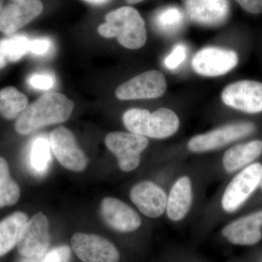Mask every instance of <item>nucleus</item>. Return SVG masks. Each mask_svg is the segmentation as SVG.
<instances>
[{
    "instance_id": "7ed1b4c3",
    "label": "nucleus",
    "mask_w": 262,
    "mask_h": 262,
    "mask_svg": "<svg viewBox=\"0 0 262 262\" xmlns=\"http://www.w3.org/2000/svg\"><path fill=\"white\" fill-rule=\"evenodd\" d=\"M262 165L253 163L243 169L226 187L222 198V206L227 213L239 209L260 185Z\"/></svg>"
},
{
    "instance_id": "dca6fc26",
    "label": "nucleus",
    "mask_w": 262,
    "mask_h": 262,
    "mask_svg": "<svg viewBox=\"0 0 262 262\" xmlns=\"http://www.w3.org/2000/svg\"><path fill=\"white\" fill-rule=\"evenodd\" d=\"M261 227L262 211H256L226 225L222 234L231 244L252 246L262 238Z\"/></svg>"
},
{
    "instance_id": "5701e85b",
    "label": "nucleus",
    "mask_w": 262,
    "mask_h": 262,
    "mask_svg": "<svg viewBox=\"0 0 262 262\" xmlns=\"http://www.w3.org/2000/svg\"><path fill=\"white\" fill-rule=\"evenodd\" d=\"M30 39L18 35L0 40V69L10 62H16L29 51Z\"/></svg>"
},
{
    "instance_id": "412c9836",
    "label": "nucleus",
    "mask_w": 262,
    "mask_h": 262,
    "mask_svg": "<svg viewBox=\"0 0 262 262\" xmlns=\"http://www.w3.org/2000/svg\"><path fill=\"white\" fill-rule=\"evenodd\" d=\"M185 23V15L180 8L168 6L155 13L153 25L163 35L170 36L178 33Z\"/></svg>"
},
{
    "instance_id": "1a4fd4ad",
    "label": "nucleus",
    "mask_w": 262,
    "mask_h": 262,
    "mask_svg": "<svg viewBox=\"0 0 262 262\" xmlns=\"http://www.w3.org/2000/svg\"><path fill=\"white\" fill-rule=\"evenodd\" d=\"M49 223L46 215L39 212L24 225L19 237L18 251L24 257H43L49 246Z\"/></svg>"
},
{
    "instance_id": "393cba45",
    "label": "nucleus",
    "mask_w": 262,
    "mask_h": 262,
    "mask_svg": "<svg viewBox=\"0 0 262 262\" xmlns=\"http://www.w3.org/2000/svg\"><path fill=\"white\" fill-rule=\"evenodd\" d=\"M50 142L44 138H39L34 141L31 152V165L37 173H44L51 162Z\"/></svg>"
},
{
    "instance_id": "2eb2a0df",
    "label": "nucleus",
    "mask_w": 262,
    "mask_h": 262,
    "mask_svg": "<svg viewBox=\"0 0 262 262\" xmlns=\"http://www.w3.org/2000/svg\"><path fill=\"white\" fill-rule=\"evenodd\" d=\"M101 213L105 223L118 232H134L141 225L137 212L117 198H104L101 202Z\"/></svg>"
},
{
    "instance_id": "c9c22d12",
    "label": "nucleus",
    "mask_w": 262,
    "mask_h": 262,
    "mask_svg": "<svg viewBox=\"0 0 262 262\" xmlns=\"http://www.w3.org/2000/svg\"><path fill=\"white\" fill-rule=\"evenodd\" d=\"M260 186H261V189H262V181H261V185H260Z\"/></svg>"
},
{
    "instance_id": "423d86ee",
    "label": "nucleus",
    "mask_w": 262,
    "mask_h": 262,
    "mask_svg": "<svg viewBox=\"0 0 262 262\" xmlns=\"http://www.w3.org/2000/svg\"><path fill=\"white\" fill-rule=\"evenodd\" d=\"M167 89V81L162 72L149 70L120 84L115 91L119 100L130 101L161 97Z\"/></svg>"
},
{
    "instance_id": "f03ea898",
    "label": "nucleus",
    "mask_w": 262,
    "mask_h": 262,
    "mask_svg": "<svg viewBox=\"0 0 262 262\" xmlns=\"http://www.w3.org/2000/svg\"><path fill=\"white\" fill-rule=\"evenodd\" d=\"M105 20L106 23L98 28L102 37H116L122 46L130 50L139 49L146 44L147 32L145 22L135 8L121 7L107 13Z\"/></svg>"
},
{
    "instance_id": "bb28decb",
    "label": "nucleus",
    "mask_w": 262,
    "mask_h": 262,
    "mask_svg": "<svg viewBox=\"0 0 262 262\" xmlns=\"http://www.w3.org/2000/svg\"><path fill=\"white\" fill-rule=\"evenodd\" d=\"M70 248L67 246L53 248L46 253L43 258V262H70Z\"/></svg>"
},
{
    "instance_id": "20e7f679",
    "label": "nucleus",
    "mask_w": 262,
    "mask_h": 262,
    "mask_svg": "<svg viewBox=\"0 0 262 262\" xmlns=\"http://www.w3.org/2000/svg\"><path fill=\"white\" fill-rule=\"evenodd\" d=\"M105 144L116 156L120 170L130 172L140 165L141 153L147 148L149 141L145 136L115 131L106 135Z\"/></svg>"
},
{
    "instance_id": "2f4dec72",
    "label": "nucleus",
    "mask_w": 262,
    "mask_h": 262,
    "mask_svg": "<svg viewBox=\"0 0 262 262\" xmlns=\"http://www.w3.org/2000/svg\"><path fill=\"white\" fill-rule=\"evenodd\" d=\"M84 1L87 2L90 4L92 5H102L108 2V0H84Z\"/></svg>"
},
{
    "instance_id": "a211bd4d",
    "label": "nucleus",
    "mask_w": 262,
    "mask_h": 262,
    "mask_svg": "<svg viewBox=\"0 0 262 262\" xmlns=\"http://www.w3.org/2000/svg\"><path fill=\"white\" fill-rule=\"evenodd\" d=\"M193 201L192 182L186 176L180 177L174 183L167 200V215L173 222L185 218L190 211Z\"/></svg>"
},
{
    "instance_id": "b1692460",
    "label": "nucleus",
    "mask_w": 262,
    "mask_h": 262,
    "mask_svg": "<svg viewBox=\"0 0 262 262\" xmlns=\"http://www.w3.org/2000/svg\"><path fill=\"white\" fill-rule=\"evenodd\" d=\"M20 195V188L10 177L6 160L0 157V208L13 206Z\"/></svg>"
},
{
    "instance_id": "4468645a",
    "label": "nucleus",
    "mask_w": 262,
    "mask_h": 262,
    "mask_svg": "<svg viewBox=\"0 0 262 262\" xmlns=\"http://www.w3.org/2000/svg\"><path fill=\"white\" fill-rule=\"evenodd\" d=\"M43 5L40 0H24L5 6L0 13V32L10 35L41 14Z\"/></svg>"
},
{
    "instance_id": "6ab92c4d",
    "label": "nucleus",
    "mask_w": 262,
    "mask_h": 262,
    "mask_svg": "<svg viewBox=\"0 0 262 262\" xmlns=\"http://www.w3.org/2000/svg\"><path fill=\"white\" fill-rule=\"evenodd\" d=\"M261 154L262 141H248L227 149L222 158V165L226 171L233 173L252 163Z\"/></svg>"
},
{
    "instance_id": "cd10ccee",
    "label": "nucleus",
    "mask_w": 262,
    "mask_h": 262,
    "mask_svg": "<svg viewBox=\"0 0 262 262\" xmlns=\"http://www.w3.org/2000/svg\"><path fill=\"white\" fill-rule=\"evenodd\" d=\"M29 83L34 89L48 90L54 84L55 77L51 74H34L29 77Z\"/></svg>"
},
{
    "instance_id": "f704fd0d",
    "label": "nucleus",
    "mask_w": 262,
    "mask_h": 262,
    "mask_svg": "<svg viewBox=\"0 0 262 262\" xmlns=\"http://www.w3.org/2000/svg\"><path fill=\"white\" fill-rule=\"evenodd\" d=\"M24 0H12V2H14V3H18V2H22Z\"/></svg>"
},
{
    "instance_id": "9b49d317",
    "label": "nucleus",
    "mask_w": 262,
    "mask_h": 262,
    "mask_svg": "<svg viewBox=\"0 0 262 262\" xmlns=\"http://www.w3.org/2000/svg\"><path fill=\"white\" fill-rule=\"evenodd\" d=\"M73 251L83 262H118L120 253L107 239L96 234L76 233L71 239Z\"/></svg>"
},
{
    "instance_id": "6e6552de",
    "label": "nucleus",
    "mask_w": 262,
    "mask_h": 262,
    "mask_svg": "<svg viewBox=\"0 0 262 262\" xmlns=\"http://www.w3.org/2000/svg\"><path fill=\"white\" fill-rule=\"evenodd\" d=\"M238 56L232 50L218 47H206L200 50L192 60L193 70L203 77L225 75L235 68Z\"/></svg>"
},
{
    "instance_id": "9d476101",
    "label": "nucleus",
    "mask_w": 262,
    "mask_h": 262,
    "mask_svg": "<svg viewBox=\"0 0 262 262\" xmlns=\"http://www.w3.org/2000/svg\"><path fill=\"white\" fill-rule=\"evenodd\" d=\"M50 146L57 160L65 168L81 172L87 167V157L79 148L75 136L69 129L59 127L52 131Z\"/></svg>"
},
{
    "instance_id": "72a5a7b5",
    "label": "nucleus",
    "mask_w": 262,
    "mask_h": 262,
    "mask_svg": "<svg viewBox=\"0 0 262 262\" xmlns=\"http://www.w3.org/2000/svg\"><path fill=\"white\" fill-rule=\"evenodd\" d=\"M4 6H3V0H0V13L3 11Z\"/></svg>"
},
{
    "instance_id": "c85d7f7f",
    "label": "nucleus",
    "mask_w": 262,
    "mask_h": 262,
    "mask_svg": "<svg viewBox=\"0 0 262 262\" xmlns=\"http://www.w3.org/2000/svg\"><path fill=\"white\" fill-rule=\"evenodd\" d=\"M51 46V41L46 38L32 39L29 43V51L36 55L46 54L49 51Z\"/></svg>"
},
{
    "instance_id": "4be33fe9",
    "label": "nucleus",
    "mask_w": 262,
    "mask_h": 262,
    "mask_svg": "<svg viewBox=\"0 0 262 262\" xmlns=\"http://www.w3.org/2000/svg\"><path fill=\"white\" fill-rule=\"evenodd\" d=\"M28 106V98L14 87L0 90V114L7 120L18 117Z\"/></svg>"
},
{
    "instance_id": "f257e3e1",
    "label": "nucleus",
    "mask_w": 262,
    "mask_h": 262,
    "mask_svg": "<svg viewBox=\"0 0 262 262\" xmlns=\"http://www.w3.org/2000/svg\"><path fill=\"white\" fill-rule=\"evenodd\" d=\"M74 108L75 103L65 95L46 93L19 115L15 130L21 135H28L47 125L61 123L70 118Z\"/></svg>"
},
{
    "instance_id": "f8f14e48",
    "label": "nucleus",
    "mask_w": 262,
    "mask_h": 262,
    "mask_svg": "<svg viewBox=\"0 0 262 262\" xmlns=\"http://www.w3.org/2000/svg\"><path fill=\"white\" fill-rule=\"evenodd\" d=\"M186 13L194 24L216 28L227 22L230 13L228 0H183Z\"/></svg>"
},
{
    "instance_id": "aec40b11",
    "label": "nucleus",
    "mask_w": 262,
    "mask_h": 262,
    "mask_svg": "<svg viewBox=\"0 0 262 262\" xmlns=\"http://www.w3.org/2000/svg\"><path fill=\"white\" fill-rule=\"evenodd\" d=\"M28 217L23 212H15L0 222V256L18 244L19 237Z\"/></svg>"
},
{
    "instance_id": "0eeeda50",
    "label": "nucleus",
    "mask_w": 262,
    "mask_h": 262,
    "mask_svg": "<svg viewBox=\"0 0 262 262\" xmlns=\"http://www.w3.org/2000/svg\"><path fill=\"white\" fill-rule=\"evenodd\" d=\"M226 106L248 114L262 113V83L239 80L226 86L222 93Z\"/></svg>"
},
{
    "instance_id": "7c9ffc66",
    "label": "nucleus",
    "mask_w": 262,
    "mask_h": 262,
    "mask_svg": "<svg viewBox=\"0 0 262 262\" xmlns=\"http://www.w3.org/2000/svg\"><path fill=\"white\" fill-rule=\"evenodd\" d=\"M20 262H43L42 257H25Z\"/></svg>"
},
{
    "instance_id": "473e14b6",
    "label": "nucleus",
    "mask_w": 262,
    "mask_h": 262,
    "mask_svg": "<svg viewBox=\"0 0 262 262\" xmlns=\"http://www.w3.org/2000/svg\"><path fill=\"white\" fill-rule=\"evenodd\" d=\"M128 4L134 5L136 4V3H141L143 0H125Z\"/></svg>"
},
{
    "instance_id": "c756f323",
    "label": "nucleus",
    "mask_w": 262,
    "mask_h": 262,
    "mask_svg": "<svg viewBox=\"0 0 262 262\" xmlns=\"http://www.w3.org/2000/svg\"><path fill=\"white\" fill-rule=\"evenodd\" d=\"M247 13L259 14L262 13V0H235Z\"/></svg>"
},
{
    "instance_id": "39448f33",
    "label": "nucleus",
    "mask_w": 262,
    "mask_h": 262,
    "mask_svg": "<svg viewBox=\"0 0 262 262\" xmlns=\"http://www.w3.org/2000/svg\"><path fill=\"white\" fill-rule=\"evenodd\" d=\"M256 129L253 122L227 124L209 132L193 136L188 141L187 148L194 153L213 151L251 135Z\"/></svg>"
},
{
    "instance_id": "ddd939ff",
    "label": "nucleus",
    "mask_w": 262,
    "mask_h": 262,
    "mask_svg": "<svg viewBox=\"0 0 262 262\" xmlns=\"http://www.w3.org/2000/svg\"><path fill=\"white\" fill-rule=\"evenodd\" d=\"M130 196L141 213L149 218H159L166 211L168 195L154 182L137 183L130 189Z\"/></svg>"
},
{
    "instance_id": "f3484780",
    "label": "nucleus",
    "mask_w": 262,
    "mask_h": 262,
    "mask_svg": "<svg viewBox=\"0 0 262 262\" xmlns=\"http://www.w3.org/2000/svg\"><path fill=\"white\" fill-rule=\"evenodd\" d=\"M180 126L177 114L168 108H160L154 113L149 110L144 117L143 136L155 139H163L174 135Z\"/></svg>"
},
{
    "instance_id": "a878e982",
    "label": "nucleus",
    "mask_w": 262,
    "mask_h": 262,
    "mask_svg": "<svg viewBox=\"0 0 262 262\" xmlns=\"http://www.w3.org/2000/svg\"><path fill=\"white\" fill-rule=\"evenodd\" d=\"M187 56V48L185 45L179 43L164 60V65L169 70H177L184 63Z\"/></svg>"
}]
</instances>
